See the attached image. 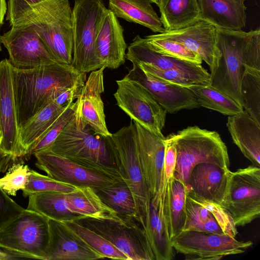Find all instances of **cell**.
Returning <instances> with one entry per match:
<instances>
[{"instance_id": "obj_1", "label": "cell", "mask_w": 260, "mask_h": 260, "mask_svg": "<svg viewBox=\"0 0 260 260\" xmlns=\"http://www.w3.org/2000/svg\"><path fill=\"white\" fill-rule=\"evenodd\" d=\"M6 20L24 24L38 34L55 62L71 64L73 12L69 0H46L30 5L24 0H9Z\"/></svg>"}, {"instance_id": "obj_2", "label": "cell", "mask_w": 260, "mask_h": 260, "mask_svg": "<svg viewBox=\"0 0 260 260\" xmlns=\"http://www.w3.org/2000/svg\"><path fill=\"white\" fill-rule=\"evenodd\" d=\"M219 57L210 68L209 85L242 107L241 84L248 68L260 70V29L246 32L216 28Z\"/></svg>"}, {"instance_id": "obj_3", "label": "cell", "mask_w": 260, "mask_h": 260, "mask_svg": "<svg viewBox=\"0 0 260 260\" xmlns=\"http://www.w3.org/2000/svg\"><path fill=\"white\" fill-rule=\"evenodd\" d=\"M13 84L19 129L46 104L56 90L86 78L71 64L51 62L29 70L12 68Z\"/></svg>"}, {"instance_id": "obj_4", "label": "cell", "mask_w": 260, "mask_h": 260, "mask_svg": "<svg viewBox=\"0 0 260 260\" xmlns=\"http://www.w3.org/2000/svg\"><path fill=\"white\" fill-rule=\"evenodd\" d=\"M47 150L87 168L123 180L107 137L94 134L75 114Z\"/></svg>"}, {"instance_id": "obj_5", "label": "cell", "mask_w": 260, "mask_h": 260, "mask_svg": "<svg viewBox=\"0 0 260 260\" xmlns=\"http://www.w3.org/2000/svg\"><path fill=\"white\" fill-rule=\"evenodd\" d=\"M170 135L175 142L177 151L174 177L185 187L190 172L198 164L211 163L229 169L228 148L217 132L194 125Z\"/></svg>"}, {"instance_id": "obj_6", "label": "cell", "mask_w": 260, "mask_h": 260, "mask_svg": "<svg viewBox=\"0 0 260 260\" xmlns=\"http://www.w3.org/2000/svg\"><path fill=\"white\" fill-rule=\"evenodd\" d=\"M107 139L117 169L133 194L137 220L145 232L149 223L152 197L139 162L133 121L112 134Z\"/></svg>"}, {"instance_id": "obj_7", "label": "cell", "mask_w": 260, "mask_h": 260, "mask_svg": "<svg viewBox=\"0 0 260 260\" xmlns=\"http://www.w3.org/2000/svg\"><path fill=\"white\" fill-rule=\"evenodd\" d=\"M49 219L24 209L0 229V249L11 257L47 260Z\"/></svg>"}, {"instance_id": "obj_8", "label": "cell", "mask_w": 260, "mask_h": 260, "mask_svg": "<svg viewBox=\"0 0 260 260\" xmlns=\"http://www.w3.org/2000/svg\"><path fill=\"white\" fill-rule=\"evenodd\" d=\"M74 220L105 238L128 260H155L146 233L134 217L115 214L103 217L81 216Z\"/></svg>"}, {"instance_id": "obj_9", "label": "cell", "mask_w": 260, "mask_h": 260, "mask_svg": "<svg viewBox=\"0 0 260 260\" xmlns=\"http://www.w3.org/2000/svg\"><path fill=\"white\" fill-rule=\"evenodd\" d=\"M107 9L101 0L75 1L72 9L71 65L80 73H88L103 67L95 54V41L99 26Z\"/></svg>"}, {"instance_id": "obj_10", "label": "cell", "mask_w": 260, "mask_h": 260, "mask_svg": "<svg viewBox=\"0 0 260 260\" xmlns=\"http://www.w3.org/2000/svg\"><path fill=\"white\" fill-rule=\"evenodd\" d=\"M221 205L236 226H245L260 216V167L254 165L229 172Z\"/></svg>"}, {"instance_id": "obj_11", "label": "cell", "mask_w": 260, "mask_h": 260, "mask_svg": "<svg viewBox=\"0 0 260 260\" xmlns=\"http://www.w3.org/2000/svg\"><path fill=\"white\" fill-rule=\"evenodd\" d=\"M171 245L185 259L218 260L240 254L251 247V241H239L224 234L183 231L171 239Z\"/></svg>"}, {"instance_id": "obj_12", "label": "cell", "mask_w": 260, "mask_h": 260, "mask_svg": "<svg viewBox=\"0 0 260 260\" xmlns=\"http://www.w3.org/2000/svg\"><path fill=\"white\" fill-rule=\"evenodd\" d=\"M113 95L117 106L131 118L149 131L162 133L167 112L152 95L138 82L125 77L116 80Z\"/></svg>"}, {"instance_id": "obj_13", "label": "cell", "mask_w": 260, "mask_h": 260, "mask_svg": "<svg viewBox=\"0 0 260 260\" xmlns=\"http://www.w3.org/2000/svg\"><path fill=\"white\" fill-rule=\"evenodd\" d=\"M36 166L49 177L76 187H104L122 181L82 166L70 159L45 150L35 153Z\"/></svg>"}, {"instance_id": "obj_14", "label": "cell", "mask_w": 260, "mask_h": 260, "mask_svg": "<svg viewBox=\"0 0 260 260\" xmlns=\"http://www.w3.org/2000/svg\"><path fill=\"white\" fill-rule=\"evenodd\" d=\"M10 25V29L1 36V41L8 50L12 68L29 70L43 64L56 62L31 27L19 23Z\"/></svg>"}, {"instance_id": "obj_15", "label": "cell", "mask_w": 260, "mask_h": 260, "mask_svg": "<svg viewBox=\"0 0 260 260\" xmlns=\"http://www.w3.org/2000/svg\"><path fill=\"white\" fill-rule=\"evenodd\" d=\"M141 168L150 190L151 201L158 203L165 189L163 167L166 138L133 121Z\"/></svg>"}, {"instance_id": "obj_16", "label": "cell", "mask_w": 260, "mask_h": 260, "mask_svg": "<svg viewBox=\"0 0 260 260\" xmlns=\"http://www.w3.org/2000/svg\"><path fill=\"white\" fill-rule=\"evenodd\" d=\"M0 155L14 159L20 157L12 67L8 59L0 61Z\"/></svg>"}, {"instance_id": "obj_17", "label": "cell", "mask_w": 260, "mask_h": 260, "mask_svg": "<svg viewBox=\"0 0 260 260\" xmlns=\"http://www.w3.org/2000/svg\"><path fill=\"white\" fill-rule=\"evenodd\" d=\"M106 68L103 66L91 72L75 102V114L94 134L108 137L112 134L106 125L104 106L101 98L104 91V71Z\"/></svg>"}, {"instance_id": "obj_18", "label": "cell", "mask_w": 260, "mask_h": 260, "mask_svg": "<svg viewBox=\"0 0 260 260\" xmlns=\"http://www.w3.org/2000/svg\"><path fill=\"white\" fill-rule=\"evenodd\" d=\"M147 89L167 113L174 114L184 109L200 107L192 91L187 87L161 82L144 72L138 66L125 76Z\"/></svg>"}, {"instance_id": "obj_19", "label": "cell", "mask_w": 260, "mask_h": 260, "mask_svg": "<svg viewBox=\"0 0 260 260\" xmlns=\"http://www.w3.org/2000/svg\"><path fill=\"white\" fill-rule=\"evenodd\" d=\"M152 36L180 43L197 53L209 67H213L219 57L216 46V27L199 19L184 27L164 30Z\"/></svg>"}, {"instance_id": "obj_20", "label": "cell", "mask_w": 260, "mask_h": 260, "mask_svg": "<svg viewBox=\"0 0 260 260\" xmlns=\"http://www.w3.org/2000/svg\"><path fill=\"white\" fill-rule=\"evenodd\" d=\"M47 260H92L105 258L69 228L63 222L49 219Z\"/></svg>"}, {"instance_id": "obj_21", "label": "cell", "mask_w": 260, "mask_h": 260, "mask_svg": "<svg viewBox=\"0 0 260 260\" xmlns=\"http://www.w3.org/2000/svg\"><path fill=\"white\" fill-rule=\"evenodd\" d=\"M127 45L117 17L107 9L99 26L95 52L102 66L116 69L124 63Z\"/></svg>"}, {"instance_id": "obj_22", "label": "cell", "mask_w": 260, "mask_h": 260, "mask_svg": "<svg viewBox=\"0 0 260 260\" xmlns=\"http://www.w3.org/2000/svg\"><path fill=\"white\" fill-rule=\"evenodd\" d=\"M230 169L211 163L196 165L190 172L186 189L192 198L221 205L225 193Z\"/></svg>"}, {"instance_id": "obj_23", "label": "cell", "mask_w": 260, "mask_h": 260, "mask_svg": "<svg viewBox=\"0 0 260 260\" xmlns=\"http://www.w3.org/2000/svg\"><path fill=\"white\" fill-rule=\"evenodd\" d=\"M125 58L133 64L146 63L161 70L176 69L210 82V73L201 64L164 55L151 49L139 35L128 46Z\"/></svg>"}, {"instance_id": "obj_24", "label": "cell", "mask_w": 260, "mask_h": 260, "mask_svg": "<svg viewBox=\"0 0 260 260\" xmlns=\"http://www.w3.org/2000/svg\"><path fill=\"white\" fill-rule=\"evenodd\" d=\"M199 19L216 28L241 30L246 25L245 0H197Z\"/></svg>"}, {"instance_id": "obj_25", "label": "cell", "mask_w": 260, "mask_h": 260, "mask_svg": "<svg viewBox=\"0 0 260 260\" xmlns=\"http://www.w3.org/2000/svg\"><path fill=\"white\" fill-rule=\"evenodd\" d=\"M226 126L242 154L253 165L260 167V124L243 110L229 116Z\"/></svg>"}, {"instance_id": "obj_26", "label": "cell", "mask_w": 260, "mask_h": 260, "mask_svg": "<svg viewBox=\"0 0 260 260\" xmlns=\"http://www.w3.org/2000/svg\"><path fill=\"white\" fill-rule=\"evenodd\" d=\"M162 194L164 213L172 239L183 231L185 225L187 191L184 184L173 176L166 184Z\"/></svg>"}, {"instance_id": "obj_27", "label": "cell", "mask_w": 260, "mask_h": 260, "mask_svg": "<svg viewBox=\"0 0 260 260\" xmlns=\"http://www.w3.org/2000/svg\"><path fill=\"white\" fill-rule=\"evenodd\" d=\"M150 0H109V10L117 17L140 24L155 32L165 30Z\"/></svg>"}, {"instance_id": "obj_28", "label": "cell", "mask_w": 260, "mask_h": 260, "mask_svg": "<svg viewBox=\"0 0 260 260\" xmlns=\"http://www.w3.org/2000/svg\"><path fill=\"white\" fill-rule=\"evenodd\" d=\"M68 105L62 107L51 100L19 129L18 149L20 157L23 159L36 142Z\"/></svg>"}, {"instance_id": "obj_29", "label": "cell", "mask_w": 260, "mask_h": 260, "mask_svg": "<svg viewBox=\"0 0 260 260\" xmlns=\"http://www.w3.org/2000/svg\"><path fill=\"white\" fill-rule=\"evenodd\" d=\"M155 260H172L175 254L165 219L162 194L157 204L151 202L149 220L145 231Z\"/></svg>"}, {"instance_id": "obj_30", "label": "cell", "mask_w": 260, "mask_h": 260, "mask_svg": "<svg viewBox=\"0 0 260 260\" xmlns=\"http://www.w3.org/2000/svg\"><path fill=\"white\" fill-rule=\"evenodd\" d=\"M157 5L165 30L178 29L199 20L197 0H160Z\"/></svg>"}, {"instance_id": "obj_31", "label": "cell", "mask_w": 260, "mask_h": 260, "mask_svg": "<svg viewBox=\"0 0 260 260\" xmlns=\"http://www.w3.org/2000/svg\"><path fill=\"white\" fill-rule=\"evenodd\" d=\"M65 193L46 191L29 196L27 209L36 211L49 219L74 220L81 217L70 209Z\"/></svg>"}, {"instance_id": "obj_32", "label": "cell", "mask_w": 260, "mask_h": 260, "mask_svg": "<svg viewBox=\"0 0 260 260\" xmlns=\"http://www.w3.org/2000/svg\"><path fill=\"white\" fill-rule=\"evenodd\" d=\"M66 197L70 210L80 216L103 217L117 214L90 187H77Z\"/></svg>"}, {"instance_id": "obj_33", "label": "cell", "mask_w": 260, "mask_h": 260, "mask_svg": "<svg viewBox=\"0 0 260 260\" xmlns=\"http://www.w3.org/2000/svg\"><path fill=\"white\" fill-rule=\"evenodd\" d=\"M93 189L102 202L117 214L133 217L137 220L134 198L124 180Z\"/></svg>"}, {"instance_id": "obj_34", "label": "cell", "mask_w": 260, "mask_h": 260, "mask_svg": "<svg viewBox=\"0 0 260 260\" xmlns=\"http://www.w3.org/2000/svg\"><path fill=\"white\" fill-rule=\"evenodd\" d=\"M188 88L192 91L200 107L232 116L243 110L235 101L222 92L208 85L194 84Z\"/></svg>"}, {"instance_id": "obj_35", "label": "cell", "mask_w": 260, "mask_h": 260, "mask_svg": "<svg viewBox=\"0 0 260 260\" xmlns=\"http://www.w3.org/2000/svg\"><path fill=\"white\" fill-rule=\"evenodd\" d=\"M242 108L260 124V70L248 68L241 84Z\"/></svg>"}, {"instance_id": "obj_36", "label": "cell", "mask_w": 260, "mask_h": 260, "mask_svg": "<svg viewBox=\"0 0 260 260\" xmlns=\"http://www.w3.org/2000/svg\"><path fill=\"white\" fill-rule=\"evenodd\" d=\"M186 220L183 231L223 234L212 214L186 194Z\"/></svg>"}, {"instance_id": "obj_37", "label": "cell", "mask_w": 260, "mask_h": 260, "mask_svg": "<svg viewBox=\"0 0 260 260\" xmlns=\"http://www.w3.org/2000/svg\"><path fill=\"white\" fill-rule=\"evenodd\" d=\"M72 231L105 258L128 260L127 257L105 238L75 220L63 221Z\"/></svg>"}, {"instance_id": "obj_38", "label": "cell", "mask_w": 260, "mask_h": 260, "mask_svg": "<svg viewBox=\"0 0 260 260\" xmlns=\"http://www.w3.org/2000/svg\"><path fill=\"white\" fill-rule=\"evenodd\" d=\"M75 108V102H71L68 105L67 108L36 142L28 153L24 157V160H27L36 152L50 148L64 127L74 117Z\"/></svg>"}, {"instance_id": "obj_39", "label": "cell", "mask_w": 260, "mask_h": 260, "mask_svg": "<svg viewBox=\"0 0 260 260\" xmlns=\"http://www.w3.org/2000/svg\"><path fill=\"white\" fill-rule=\"evenodd\" d=\"M143 39L147 45L157 52L197 64L202 63L203 60L200 55L180 43L157 38L152 35Z\"/></svg>"}, {"instance_id": "obj_40", "label": "cell", "mask_w": 260, "mask_h": 260, "mask_svg": "<svg viewBox=\"0 0 260 260\" xmlns=\"http://www.w3.org/2000/svg\"><path fill=\"white\" fill-rule=\"evenodd\" d=\"M136 65L138 66L146 73L166 83L187 88L194 84L208 85L209 84L208 81L180 70L176 69L161 70L143 63Z\"/></svg>"}, {"instance_id": "obj_41", "label": "cell", "mask_w": 260, "mask_h": 260, "mask_svg": "<svg viewBox=\"0 0 260 260\" xmlns=\"http://www.w3.org/2000/svg\"><path fill=\"white\" fill-rule=\"evenodd\" d=\"M77 188L30 169L27 183L22 191L23 197H27L34 193L46 191L68 193L74 191Z\"/></svg>"}, {"instance_id": "obj_42", "label": "cell", "mask_w": 260, "mask_h": 260, "mask_svg": "<svg viewBox=\"0 0 260 260\" xmlns=\"http://www.w3.org/2000/svg\"><path fill=\"white\" fill-rule=\"evenodd\" d=\"M30 171V168L24 162L13 165L4 176L0 178V188L9 196H15L18 190L25 188Z\"/></svg>"}, {"instance_id": "obj_43", "label": "cell", "mask_w": 260, "mask_h": 260, "mask_svg": "<svg viewBox=\"0 0 260 260\" xmlns=\"http://www.w3.org/2000/svg\"><path fill=\"white\" fill-rule=\"evenodd\" d=\"M190 198L212 214L223 234L236 238L238 234L237 226L230 214L221 205L202 199Z\"/></svg>"}, {"instance_id": "obj_44", "label": "cell", "mask_w": 260, "mask_h": 260, "mask_svg": "<svg viewBox=\"0 0 260 260\" xmlns=\"http://www.w3.org/2000/svg\"><path fill=\"white\" fill-rule=\"evenodd\" d=\"M24 209L0 188V229Z\"/></svg>"}, {"instance_id": "obj_45", "label": "cell", "mask_w": 260, "mask_h": 260, "mask_svg": "<svg viewBox=\"0 0 260 260\" xmlns=\"http://www.w3.org/2000/svg\"><path fill=\"white\" fill-rule=\"evenodd\" d=\"M177 159L175 142L170 135L166 138L165 150L163 167L165 188L169 180L174 176Z\"/></svg>"}, {"instance_id": "obj_46", "label": "cell", "mask_w": 260, "mask_h": 260, "mask_svg": "<svg viewBox=\"0 0 260 260\" xmlns=\"http://www.w3.org/2000/svg\"><path fill=\"white\" fill-rule=\"evenodd\" d=\"M86 81L83 79L74 85L56 90L51 96V100L62 107L67 106L79 96Z\"/></svg>"}, {"instance_id": "obj_47", "label": "cell", "mask_w": 260, "mask_h": 260, "mask_svg": "<svg viewBox=\"0 0 260 260\" xmlns=\"http://www.w3.org/2000/svg\"><path fill=\"white\" fill-rule=\"evenodd\" d=\"M7 5L6 0H0V26L3 24L4 17L7 13Z\"/></svg>"}, {"instance_id": "obj_48", "label": "cell", "mask_w": 260, "mask_h": 260, "mask_svg": "<svg viewBox=\"0 0 260 260\" xmlns=\"http://www.w3.org/2000/svg\"><path fill=\"white\" fill-rule=\"evenodd\" d=\"M27 3L30 5H34L39 4L46 0H24Z\"/></svg>"}, {"instance_id": "obj_49", "label": "cell", "mask_w": 260, "mask_h": 260, "mask_svg": "<svg viewBox=\"0 0 260 260\" xmlns=\"http://www.w3.org/2000/svg\"><path fill=\"white\" fill-rule=\"evenodd\" d=\"M0 256L2 258L3 260L9 259V255L5 252L0 249Z\"/></svg>"}, {"instance_id": "obj_50", "label": "cell", "mask_w": 260, "mask_h": 260, "mask_svg": "<svg viewBox=\"0 0 260 260\" xmlns=\"http://www.w3.org/2000/svg\"><path fill=\"white\" fill-rule=\"evenodd\" d=\"M151 1V3H155L156 5H157V4L158 3L159 1L160 0H150Z\"/></svg>"}, {"instance_id": "obj_51", "label": "cell", "mask_w": 260, "mask_h": 260, "mask_svg": "<svg viewBox=\"0 0 260 260\" xmlns=\"http://www.w3.org/2000/svg\"><path fill=\"white\" fill-rule=\"evenodd\" d=\"M2 139H3V136H2V132H1V128H0V144H1V142L2 141Z\"/></svg>"}, {"instance_id": "obj_52", "label": "cell", "mask_w": 260, "mask_h": 260, "mask_svg": "<svg viewBox=\"0 0 260 260\" xmlns=\"http://www.w3.org/2000/svg\"><path fill=\"white\" fill-rule=\"evenodd\" d=\"M1 35H0V51L2 50V47H1Z\"/></svg>"}, {"instance_id": "obj_53", "label": "cell", "mask_w": 260, "mask_h": 260, "mask_svg": "<svg viewBox=\"0 0 260 260\" xmlns=\"http://www.w3.org/2000/svg\"><path fill=\"white\" fill-rule=\"evenodd\" d=\"M0 260H3L2 258L0 256Z\"/></svg>"}]
</instances>
